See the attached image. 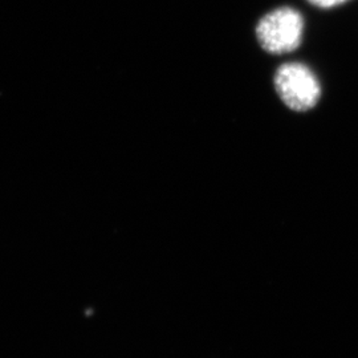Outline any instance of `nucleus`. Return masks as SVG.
I'll use <instances>...</instances> for the list:
<instances>
[{
	"label": "nucleus",
	"instance_id": "obj_1",
	"mask_svg": "<svg viewBox=\"0 0 358 358\" xmlns=\"http://www.w3.org/2000/svg\"><path fill=\"white\" fill-rule=\"evenodd\" d=\"M304 19L291 7H282L263 16L256 27L260 47L272 55L289 53L301 44Z\"/></svg>",
	"mask_w": 358,
	"mask_h": 358
},
{
	"label": "nucleus",
	"instance_id": "obj_2",
	"mask_svg": "<svg viewBox=\"0 0 358 358\" xmlns=\"http://www.w3.org/2000/svg\"><path fill=\"white\" fill-rule=\"evenodd\" d=\"M275 90L282 103L294 112H307L316 106L321 87L316 75L301 63H287L275 75Z\"/></svg>",
	"mask_w": 358,
	"mask_h": 358
},
{
	"label": "nucleus",
	"instance_id": "obj_3",
	"mask_svg": "<svg viewBox=\"0 0 358 358\" xmlns=\"http://www.w3.org/2000/svg\"><path fill=\"white\" fill-rule=\"evenodd\" d=\"M307 1L319 8H333L345 3L348 0H307Z\"/></svg>",
	"mask_w": 358,
	"mask_h": 358
}]
</instances>
